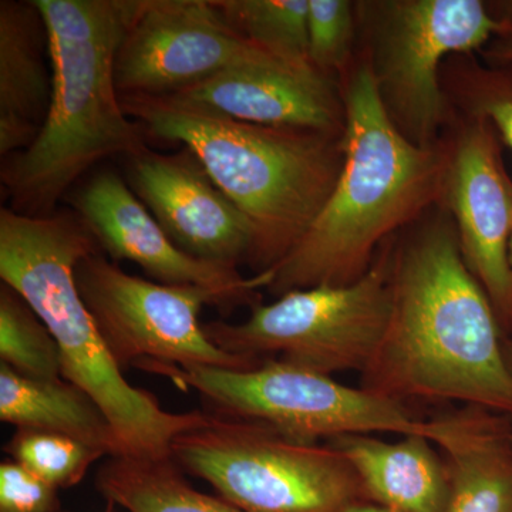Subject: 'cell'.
I'll list each match as a JSON object with an SVG mask.
<instances>
[{"instance_id": "cell-1", "label": "cell", "mask_w": 512, "mask_h": 512, "mask_svg": "<svg viewBox=\"0 0 512 512\" xmlns=\"http://www.w3.org/2000/svg\"><path fill=\"white\" fill-rule=\"evenodd\" d=\"M363 389L404 403L463 402L512 417L504 332L448 212L393 247L392 312Z\"/></svg>"}, {"instance_id": "cell-2", "label": "cell", "mask_w": 512, "mask_h": 512, "mask_svg": "<svg viewBox=\"0 0 512 512\" xmlns=\"http://www.w3.org/2000/svg\"><path fill=\"white\" fill-rule=\"evenodd\" d=\"M345 101L343 165L328 202L274 269L275 296L313 286H345L372 268L394 232L440 207L448 164L436 146L407 140L387 116L365 60L340 79Z\"/></svg>"}, {"instance_id": "cell-3", "label": "cell", "mask_w": 512, "mask_h": 512, "mask_svg": "<svg viewBox=\"0 0 512 512\" xmlns=\"http://www.w3.org/2000/svg\"><path fill=\"white\" fill-rule=\"evenodd\" d=\"M49 35L52 100L35 143L3 158L0 181L12 210L55 214L87 171L146 150L143 128L121 107L117 50L140 0H36Z\"/></svg>"}, {"instance_id": "cell-4", "label": "cell", "mask_w": 512, "mask_h": 512, "mask_svg": "<svg viewBox=\"0 0 512 512\" xmlns=\"http://www.w3.org/2000/svg\"><path fill=\"white\" fill-rule=\"evenodd\" d=\"M153 136L183 144L254 229V275L284 261L338 183L343 136L244 123L174 96L120 97Z\"/></svg>"}, {"instance_id": "cell-5", "label": "cell", "mask_w": 512, "mask_h": 512, "mask_svg": "<svg viewBox=\"0 0 512 512\" xmlns=\"http://www.w3.org/2000/svg\"><path fill=\"white\" fill-rule=\"evenodd\" d=\"M100 251L74 211L29 217L0 210L2 284L19 293L52 333L63 379L99 406L120 456L170 458L173 441L204 426L210 413L167 412L153 394L123 376L77 288V265Z\"/></svg>"}, {"instance_id": "cell-6", "label": "cell", "mask_w": 512, "mask_h": 512, "mask_svg": "<svg viewBox=\"0 0 512 512\" xmlns=\"http://www.w3.org/2000/svg\"><path fill=\"white\" fill-rule=\"evenodd\" d=\"M362 59L387 116L407 140L431 147L451 121L441 70L448 57L481 53L505 29L481 0L356 3Z\"/></svg>"}, {"instance_id": "cell-7", "label": "cell", "mask_w": 512, "mask_h": 512, "mask_svg": "<svg viewBox=\"0 0 512 512\" xmlns=\"http://www.w3.org/2000/svg\"><path fill=\"white\" fill-rule=\"evenodd\" d=\"M138 369L195 390L217 416L265 424L299 443L373 433L420 434L430 440L433 434V421L417 419L402 402L278 359L249 370L167 363H144Z\"/></svg>"}, {"instance_id": "cell-8", "label": "cell", "mask_w": 512, "mask_h": 512, "mask_svg": "<svg viewBox=\"0 0 512 512\" xmlns=\"http://www.w3.org/2000/svg\"><path fill=\"white\" fill-rule=\"evenodd\" d=\"M171 458L245 512H340L365 495L330 444L299 443L265 424L214 413L173 441Z\"/></svg>"}, {"instance_id": "cell-9", "label": "cell", "mask_w": 512, "mask_h": 512, "mask_svg": "<svg viewBox=\"0 0 512 512\" xmlns=\"http://www.w3.org/2000/svg\"><path fill=\"white\" fill-rule=\"evenodd\" d=\"M393 242L380 248L372 268L345 286L296 289L275 302L256 303L242 323H204L225 352L278 359L320 375L357 370L375 357L392 312Z\"/></svg>"}, {"instance_id": "cell-10", "label": "cell", "mask_w": 512, "mask_h": 512, "mask_svg": "<svg viewBox=\"0 0 512 512\" xmlns=\"http://www.w3.org/2000/svg\"><path fill=\"white\" fill-rule=\"evenodd\" d=\"M76 282L117 365L167 363L180 367L254 369L264 360L218 348L200 323L214 298L195 286H171L124 272L100 252L77 265Z\"/></svg>"}, {"instance_id": "cell-11", "label": "cell", "mask_w": 512, "mask_h": 512, "mask_svg": "<svg viewBox=\"0 0 512 512\" xmlns=\"http://www.w3.org/2000/svg\"><path fill=\"white\" fill-rule=\"evenodd\" d=\"M278 62L288 60L235 32L214 0H140L114 77L120 97L173 96L232 67Z\"/></svg>"}, {"instance_id": "cell-12", "label": "cell", "mask_w": 512, "mask_h": 512, "mask_svg": "<svg viewBox=\"0 0 512 512\" xmlns=\"http://www.w3.org/2000/svg\"><path fill=\"white\" fill-rule=\"evenodd\" d=\"M450 124L440 207L453 220L464 261L493 303L507 336L512 333V207L503 143L487 120L451 114Z\"/></svg>"}, {"instance_id": "cell-13", "label": "cell", "mask_w": 512, "mask_h": 512, "mask_svg": "<svg viewBox=\"0 0 512 512\" xmlns=\"http://www.w3.org/2000/svg\"><path fill=\"white\" fill-rule=\"evenodd\" d=\"M70 204L113 261L134 262L158 284L204 289L221 311L261 303L259 291L268 289L274 278L272 271L245 278L237 266L185 254L113 170L93 174L76 194H70Z\"/></svg>"}, {"instance_id": "cell-14", "label": "cell", "mask_w": 512, "mask_h": 512, "mask_svg": "<svg viewBox=\"0 0 512 512\" xmlns=\"http://www.w3.org/2000/svg\"><path fill=\"white\" fill-rule=\"evenodd\" d=\"M127 184L185 254L221 265L247 264L251 222L190 148L160 154L147 147L127 158Z\"/></svg>"}, {"instance_id": "cell-15", "label": "cell", "mask_w": 512, "mask_h": 512, "mask_svg": "<svg viewBox=\"0 0 512 512\" xmlns=\"http://www.w3.org/2000/svg\"><path fill=\"white\" fill-rule=\"evenodd\" d=\"M173 96L256 126L345 134L340 82L312 64L232 67Z\"/></svg>"}, {"instance_id": "cell-16", "label": "cell", "mask_w": 512, "mask_h": 512, "mask_svg": "<svg viewBox=\"0 0 512 512\" xmlns=\"http://www.w3.org/2000/svg\"><path fill=\"white\" fill-rule=\"evenodd\" d=\"M49 35L36 0L0 2V156L35 143L52 100Z\"/></svg>"}, {"instance_id": "cell-17", "label": "cell", "mask_w": 512, "mask_h": 512, "mask_svg": "<svg viewBox=\"0 0 512 512\" xmlns=\"http://www.w3.org/2000/svg\"><path fill=\"white\" fill-rule=\"evenodd\" d=\"M433 426L450 463L446 512H512V417L467 406Z\"/></svg>"}, {"instance_id": "cell-18", "label": "cell", "mask_w": 512, "mask_h": 512, "mask_svg": "<svg viewBox=\"0 0 512 512\" xmlns=\"http://www.w3.org/2000/svg\"><path fill=\"white\" fill-rule=\"evenodd\" d=\"M346 457L363 493L397 512H446L450 474L426 436L387 443L370 434L330 440Z\"/></svg>"}, {"instance_id": "cell-19", "label": "cell", "mask_w": 512, "mask_h": 512, "mask_svg": "<svg viewBox=\"0 0 512 512\" xmlns=\"http://www.w3.org/2000/svg\"><path fill=\"white\" fill-rule=\"evenodd\" d=\"M0 420L18 429L53 431L120 456L109 420L66 379H33L0 363Z\"/></svg>"}, {"instance_id": "cell-20", "label": "cell", "mask_w": 512, "mask_h": 512, "mask_svg": "<svg viewBox=\"0 0 512 512\" xmlns=\"http://www.w3.org/2000/svg\"><path fill=\"white\" fill-rule=\"evenodd\" d=\"M96 488L128 512H245L195 490L171 457H109L97 473Z\"/></svg>"}, {"instance_id": "cell-21", "label": "cell", "mask_w": 512, "mask_h": 512, "mask_svg": "<svg viewBox=\"0 0 512 512\" xmlns=\"http://www.w3.org/2000/svg\"><path fill=\"white\" fill-rule=\"evenodd\" d=\"M441 86L451 114L487 120L512 153V60L487 63L476 53L448 57Z\"/></svg>"}, {"instance_id": "cell-22", "label": "cell", "mask_w": 512, "mask_h": 512, "mask_svg": "<svg viewBox=\"0 0 512 512\" xmlns=\"http://www.w3.org/2000/svg\"><path fill=\"white\" fill-rule=\"evenodd\" d=\"M229 26L288 62L308 57L309 0H214Z\"/></svg>"}, {"instance_id": "cell-23", "label": "cell", "mask_w": 512, "mask_h": 512, "mask_svg": "<svg viewBox=\"0 0 512 512\" xmlns=\"http://www.w3.org/2000/svg\"><path fill=\"white\" fill-rule=\"evenodd\" d=\"M0 359L19 375L33 379H62V357L52 333L25 299L0 288Z\"/></svg>"}, {"instance_id": "cell-24", "label": "cell", "mask_w": 512, "mask_h": 512, "mask_svg": "<svg viewBox=\"0 0 512 512\" xmlns=\"http://www.w3.org/2000/svg\"><path fill=\"white\" fill-rule=\"evenodd\" d=\"M12 460L57 490L79 484L90 467L107 456L99 448L53 431L18 429L5 446Z\"/></svg>"}, {"instance_id": "cell-25", "label": "cell", "mask_w": 512, "mask_h": 512, "mask_svg": "<svg viewBox=\"0 0 512 512\" xmlns=\"http://www.w3.org/2000/svg\"><path fill=\"white\" fill-rule=\"evenodd\" d=\"M357 35L356 3L309 0V62L325 76L342 79L353 66Z\"/></svg>"}, {"instance_id": "cell-26", "label": "cell", "mask_w": 512, "mask_h": 512, "mask_svg": "<svg viewBox=\"0 0 512 512\" xmlns=\"http://www.w3.org/2000/svg\"><path fill=\"white\" fill-rule=\"evenodd\" d=\"M57 491L12 458L0 464V512H60Z\"/></svg>"}, {"instance_id": "cell-27", "label": "cell", "mask_w": 512, "mask_h": 512, "mask_svg": "<svg viewBox=\"0 0 512 512\" xmlns=\"http://www.w3.org/2000/svg\"><path fill=\"white\" fill-rule=\"evenodd\" d=\"M481 59L487 63H500L512 60V23L505 25V29L500 35L495 36L483 52L480 53Z\"/></svg>"}, {"instance_id": "cell-28", "label": "cell", "mask_w": 512, "mask_h": 512, "mask_svg": "<svg viewBox=\"0 0 512 512\" xmlns=\"http://www.w3.org/2000/svg\"><path fill=\"white\" fill-rule=\"evenodd\" d=\"M491 12L495 18L501 20L504 25L512 23V0H503V2H488Z\"/></svg>"}, {"instance_id": "cell-29", "label": "cell", "mask_w": 512, "mask_h": 512, "mask_svg": "<svg viewBox=\"0 0 512 512\" xmlns=\"http://www.w3.org/2000/svg\"><path fill=\"white\" fill-rule=\"evenodd\" d=\"M340 512H397L392 508L384 507L380 504H367L365 501H356V503L349 504L348 507L343 508Z\"/></svg>"}, {"instance_id": "cell-30", "label": "cell", "mask_w": 512, "mask_h": 512, "mask_svg": "<svg viewBox=\"0 0 512 512\" xmlns=\"http://www.w3.org/2000/svg\"><path fill=\"white\" fill-rule=\"evenodd\" d=\"M504 353L505 359H507L508 367H510L512 373V333L504 336Z\"/></svg>"}, {"instance_id": "cell-31", "label": "cell", "mask_w": 512, "mask_h": 512, "mask_svg": "<svg viewBox=\"0 0 512 512\" xmlns=\"http://www.w3.org/2000/svg\"><path fill=\"white\" fill-rule=\"evenodd\" d=\"M510 194H511V207H512V178L510 181ZM508 265H510V272H511V279H512V220H511L510 241H508Z\"/></svg>"}, {"instance_id": "cell-32", "label": "cell", "mask_w": 512, "mask_h": 512, "mask_svg": "<svg viewBox=\"0 0 512 512\" xmlns=\"http://www.w3.org/2000/svg\"><path fill=\"white\" fill-rule=\"evenodd\" d=\"M114 504L109 503V508H107L106 512H113Z\"/></svg>"}, {"instance_id": "cell-33", "label": "cell", "mask_w": 512, "mask_h": 512, "mask_svg": "<svg viewBox=\"0 0 512 512\" xmlns=\"http://www.w3.org/2000/svg\"><path fill=\"white\" fill-rule=\"evenodd\" d=\"M60 512H70V511H63V510H62V511H60Z\"/></svg>"}]
</instances>
